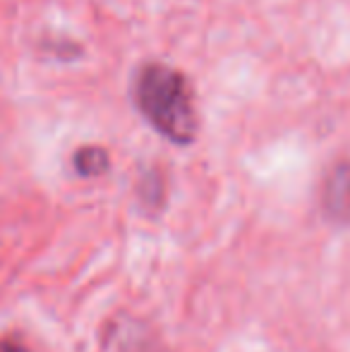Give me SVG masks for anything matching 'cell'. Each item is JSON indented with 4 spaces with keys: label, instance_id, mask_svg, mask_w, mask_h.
Listing matches in <instances>:
<instances>
[{
    "label": "cell",
    "instance_id": "cell-1",
    "mask_svg": "<svg viewBox=\"0 0 350 352\" xmlns=\"http://www.w3.org/2000/svg\"><path fill=\"white\" fill-rule=\"evenodd\" d=\"M137 106L159 135L173 144H192L197 140V118L192 87L182 72L168 65L151 63L137 77Z\"/></svg>",
    "mask_w": 350,
    "mask_h": 352
},
{
    "label": "cell",
    "instance_id": "cell-2",
    "mask_svg": "<svg viewBox=\"0 0 350 352\" xmlns=\"http://www.w3.org/2000/svg\"><path fill=\"white\" fill-rule=\"evenodd\" d=\"M324 211L338 226H350V163H338L324 182Z\"/></svg>",
    "mask_w": 350,
    "mask_h": 352
},
{
    "label": "cell",
    "instance_id": "cell-3",
    "mask_svg": "<svg viewBox=\"0 0 350 352\" xmlns=\"http://www.w3.org/2000/svg\"><path fill=\"white\" fill-rule=\"evenodd\" d=\"M72 166H75L77 175L82 177H98L108 173L111 168V156L106 148L101 146H82L72 156Z\"/></svg>",
    "mask_w": 350,
    "mask_h": 352
},
{
    "label": "cell",
    "instance_id": "cell-4",
    "mask_svg": "<svg viewBox=\"0 0 350 352\" xmlns=\"http://www.w3.org/2000/svg\"><path fill=\"white\" fill-rule=\"evenodd\" d=\"M0 352H27V348H22L14 340H0Z\"/></svg>",
    "mask_w": 350,
    "mask_h": 352
}]
</instances>
